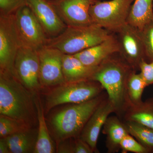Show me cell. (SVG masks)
<instances>
[{"label": "cell", "mask_w": 153, "mask_h": 153, "mask_svg": "<svg viewBox=\"0 0 153 153\" xmlns=\"http://www.w3.org/2000/svg\"><path fill=\"white\" fill-rule=\"evenodd\" d=\"M134 70L118 53L107 57L97 68L91 80L101 84L115 108V113L121 118L130 105L127 94V83Z\"/></svg>", "instance_id": "6da1fadb"}, {"label": "cell", "mask_w": 153, "mask_h": 153, "mask_svg": "<svg viewBox=\"0 0 153 153\" xmlns=\"http://www.w3.org/2000/svg\"><path fill=\"white\" fill-rule=\"evenodd\" d=\"M0 114L31 127L38 121L33 92L6 72H0Z\"/></svg>", "instance_id": "7a4b0ae2"}, {"label": "cell", "mask_w": 153, "mask_h": 153, "mask_svg": "<svg viewBox=\"0 0 153 153\" xmlns=\"http://www.w3.org/2000/svg\"><path fill=\"white\" fill-rule=\"evenodd\" d=\"M107 96L106 92H103L88 101L69 105L53 114L50 125L56 140L59 143L79 137L91 116Z\"/></svg>", "instance_id": "3957f363"}, {"label": "cell", "mask_w": 153, "mask_h": 153, "mask_svg": "<svg viewBox=\"0 0 153 153\" xmlns=\"http://www.w3.org/2000/svg\"><path fill=\"white\" fill-rule=\"evenodd\" d=\"M111 33L93 24L67 26L58 36L48 38L46 46L58 49L64 54L75 55L101 43L109 38Z\"/></svg>", "instance_id": "277c9868"}, {"label": "cell", "mask_w": 153, "mask_h": 153, "mask_svg": "<svg viewBox=\"0 0 153 153\" xmlns=\"http://www.w3.org/2000/svg\"><path fill=\"white\" fill-rule=\"evenodd\" d=\"M101 84L92 80L65 82L50 91L46 97L44 111L64 104L81 103L92 99L103 93Z\"/></svg>", "instance_id": "5b68a950"}, {"label": "cell", "mask_w": 153, "mask_h": 153, "mask_svg": "<svg viewBox=\"0 0 153 153\" xmlns=\"http://www.w3.org/2000/svg\"><path fill=\"white\" fill-rule=\"evenodd\" d=\"M134 0L99 1L91 7L92 23L116 33L127 22Z\"/></svg>", "instance_id": "8992f818"}, {"label": "cell", "mask_w": 153, "mask_h": 153, "mask_svg": "<svg viewBox=\"0 0 153 153\" xmlns=\"http://www.w3.org/2000/svg\"><path fill=\"white\" fill-rule=\"evenodd\" d=\"M12 16L21 46L38 51L47 45L48 38L27 5L18 9Z\"/></svg>", "instance_id": "52a82bcc"}, {"label": "cell", "mask_w": 153, "mask_h": 153, "mask_svg": "<svg viewBox=\"0 0 153 153\" xmlns=\"http://www.w3.org/2000/svg\"><path fill=\"white\" fill-rule=\"evenodd\" d=\"M116 34L119 46V54L134 71L140 70L142 61H147L140 30L127 22Z\"/></svg>", "instance_id": "ba28073f"}, {"label": "cell", "mask_w": 153, "mask_h": 153, "mask_svg": "<svg viewBox=\"0 0 153 153\" xmlns=\"http://www.w3.org/2000/svg\"><path fill=\"white\" fill-rule=\"evenodd\" d=\"M14 68L16 77L28 90L32 92L39 90L42 86L39 79L38 51L21 46L15 58Z\"/></svg>", "instance_id": "9c48e42d"}, {"label": "cell", "mask_w": 153, "mask_h": 153, "mask_svg": "<svg viewBox=\"0 0 153 153\" xmlns=\"http://www.w3.org/2000/svg\"><path fill=\"white\" fill-rule=\"evenodd\" d=\"M20 47L12 15H0V72L16 77L14 62Z\"/></svg>", "instance_id": "30bf717a"}, {"label": "cell", "mask_w": 153, "mask_h": 153, "mask_svg": "<svg viewBox=\"0 0 153 153\" xmlns=\"http://www.w3.org/2000/svg\"><path fill=\"white\" fill-rule=\"evenodd\" d=\"M40 62L39 79L41 86H56L65 83L62 60L63 54L45 46L38 51Z\"/></svg>", "instance_id": "8fae6325"}, {"label": "cell", "mask_w": 153, "mask_h": 153, "mask_svg": "<svg viewBox=\"0 0 153 153\" xmlns=\"http://www.w3.org/2000/svg\"><path fill=\"white\" fill-rule=\"evenodd\" d=\"M100 0H54L49 1L67 26H86L93 24L89 10Z\"/></svg>", "instance_id": "7c38bea8"}, {"label": "cell", "mask_w": 153, "mask_h": 153, "mask_svg": "<svg viewBox=\"0 0 153 153\" xmlns=\"http://www.w3.org/2000/svg\"><path fill=\"white\" fill-rule=\"evenodd\" d=\"M27 5L38 19L48 38L58 36L66 29L67 25L49 1L27 0Z\"/></svg>", "instance_id": "4fadbf2b"}, {"label": "cell", "mask_w": 153, "mask_h": 153, "mask_svg": "<svg viewBox=\"0 0 153 153\" xmlns=\"http://www.w3.org/2000/svg\"><path fill=\"white\" fill-rule=\"evenodd\" d=\"M112 113H115L114 107L107 96L91 116L79 135L94 153H99L97 147L99 136L106 120Z\"/></svg>", "instance_id": "5bb4252c"}, {"label": "cell", "mask_w": 153, "mask_h": 153, "mask_svg": "<svg viewBox=\"0 0 153 153\" xmlns=\"http://www.w3.org/2000/svg\"><path fill=\"white\" fill-rule=\"evenodd\" d=\"M119 52V46L117 38L112 34L101 43L73 55L85 66L96 67L107 57Z\"/></svg>", "instance_id": "9a60e30c"}, {"label": "cell", "mask_w": 153, "mask_h": 153, "mask_svg": "<svg viewBox=\"0 0 153 153\" xmlns=\"http://www.w3.org/2000/svg\"><path fill=\"white\" fill-rule=\"evenodd\" d=\"M62 67L66 82L91 80L97 67L85 66L73 55L63 54Z\"/></svg>", "instance_id": "2e32d148"}, {"label": "cell", "mask_w": 153, "mask_h": 153, "mask_svg": "<svg viewBox=\"0 0 153 153\" xmlns=\"http://www.w3.org/2000/svg\"><path fill=\"white\" fill-rule=\"evenodd\" d=\"M102 133L106 136L107 152H118L124 137L129 134L123 121L117 116L108 117L103 126Z\"/></svg>", "instance_id": "e0dca14e"}, {"label": "cell", "mask_w": 153, "mask_h": 153, "mask_svg": "<svg viewBox=\"0 0 153 153\" xmlns=\"http://www.w3.org/2000/svg\"><path fill=\"white\" fill-rule=\"evenodd\" d=\"M38 131L32 127L22 130L4 137L12 153H34Z\"/></svg>", "instance_id": "ac0fdd59"}, {"label": "cell", "mask_w": 153, "mask_h": 153, "mask_svg": "<svg viewBox=\"0 0 153 153\" xmlns=\"http://www.w3.org/2000/svg\"><path fill=\"white\" fill-rule=\"evenodd\" d=\"M123 121H132L153 129V97L139 104H130L122 117Z\"/></svg>", "instance_id": "d6986e66"}, {"label": "cell", "mask_w": 153, "mask_h": 153, "mask_svg": "<svg viewBox=\"0 0 153 153\" xmlns=\"http://www.w3.org/2000/svg\"><path fill=\"white\" fill-rule=\"evenodd\" d=\"M153 21V0H134L127 23L141 30Z\"/></svg>", "instance_id": "ffe728a7"}, {"label": "cell", "mask_w": 153, "mask_h": 153, "mask_svg": "<svg viewBox=\"0 0 153 153\" xmlns=\"http://www.w3.org/2000/svg\"><path fill=\"white\" fill-rule=\"evenodd\" d=\"M36 105L39 127L34 153H55V147L49 134L44 117V109L40 99L36 102Z\"/></svg>", "instance_id": "44dd1931"}, {"label": "cell", "mask_w": 153, "mask_h": 153, "mask_svg": "<svg viewBox=\"0 0 153 153\" xmlns=\"http://www.w3.org/2000/svg\"><path fill=\"white\" fill-rule=\"evenodd\" d=\"M128 131L147 149L153 153V129L132 121H123Z\"/></svg>", "instance_id": "7402d4cb"}, {"label": "cell", "mask_w": 153, "mask_h": 153, "mask_svg": "<svg viewBox=\"0 0 153 153\" xmlns=\"http://www.w3.org/2000/svg\"><path fill=\"white\" fill-rule=\"evenodd\" d=\"M147 86L140 73L133 71L129 77L127 83L128 97L130 104H138L143 101V92Z\"/></svg>", "instance_id": "603a6c76"}, {"label": "cell", "mask_w": 153, "mask_h": 153, "mask_svg": "<svg viewBox=\"0 0 153 153\" xmlns=\"http://www.w3.org/2000/svg\"><path fill=\"white\" fill-rule=\"evenodd\" d=\"M31 127L24 123L6 116L0 114V137L4 138L10 135Z\"/></svg>", "instance_id": "cb8c5ba5"}, {"label": "cell", "mask_w": 153, "mask_h": 153, "mask_svg": "<svg viewBox=\"0 0 153 153\" xmlns=\"http://www.w3.org/2000/svg\"><path fill=\"white\" fill-rule=\"evenodd\" d=\"M120 147L122 152L123 153H149L147 149L129 134L124 137Z\"/></svg>", "instance_id": "d4e9b609"}, {"label": "cell", "mask_w": 153, "mask_h": 153, "mask_svg": "<svg viewBox=\"0 0 153 153\" xmlns=\"http://www.w3.org/2000/svg\"><path fill=\"white\" fill-rule=\"evenodd\" d=\"M140 31L144 44L147 60L150 62L153 60V21Z\"/></svg>", "instance_id": "484cf974"}, {"label": "cell", "mask_w": 153, "mask_h": 153, "mask_svg": "<svg viewBox=\"0 0 153 153\" xmlns=\"http://www.w3.org/2000/svg\"><path fill=\"white\" fill-rule=\"evenodd\" d=\"M27 5V0H0V15L8 16Z\"/></svg>", "instance_id": "4316f807"}, {"label": "cell", "mask_w": 153, "mask_h": 153, "mask_svg": "<svg viewBox=\"0 0 153 153\" xmlns=\"http://www.w3.org/2000/svg\"><path fill=\"white\" fill-rule=\"evenodd\" d=\"M140 71L147 86L153 84V60L150 62L143 60L140 66Z\"/></svg>", "instance_id": "83f0119b"}, {"label": "cell", "mask_w": 153, "mask_h": 153, "mask_svg": "<svg viewBox=\"0 0 153 153\" xmlns=\"http://www.w3.org/2000/svg\"><path fill=\"white\" fill-rule=\"evenodd\" d=\"M71 153H93L94 152L89 145L79 137L71 138Z\"/></svg>", "instance_id": "f1b7e54d"}, {"label": "cell", "mask_w": 153, "mask_h": 153, "mask_svg": "<svg viewBox=\"0 0 153 153\" xmlns=\"http://www.w3.org/2000/svg\"><path fill=\"white\" fill-rule=\"evenodd\" d=\"M8 145L5 138L0 139V153H10Z\"/></svg>", "instance_id": "f546056e"}, {"label": "cell", "mask_w": 153, "mask_h": 153, "mask_svg": "<svg viewBox=\"0 0 153 153\" xmlns=\"http://www.w3.org/2000/svg\"><path fill=\"white\" fill-rule=\"evenodd\" d=\"M54 1V0H49V1Z\"/></svg>", "instance_id": "4dcf8cb0"}]
</instances>
